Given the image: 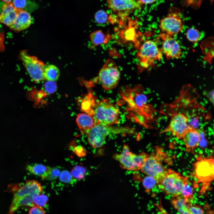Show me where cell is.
<instances>
[{"mask_svg":"<svg viewBox=\"0 0 214 214\" xmlns=\"http://www.w3.org/2000/svg\"><path fill=\"white\" fill-rule=\"evenodd\" d=\"M128 90V95L125 97L134 120L146 128H151L156 120V110L148 103L147 97L142 93V88L139 86Z\"/></svg>","mask_w":214,"mask_h":214,"instance_id":"6da1fadb","label":"cell"},{"mask_svg":"<svg viewBox=\"0 0 214 214\" xmlns=\"http://www.w3.org/2000/svg\"><path fill=\"white\" fill-rule=\"evenodd\" d=\"M133 130L127 127H113L96 124L89 130L85 131L89 144L93 148L101 147L105 143L106 137L111 134H129Z\"/></svg>","mask_w":214,"mask_h":214,"instance_id":"7a4b0ae2","label":"cell"},{"mask_svg":"<svg viewBox=\"0 0 214 214\" xmlns=\"http://www.w3.org/2000/svg\"><path fill=\"white\" fill-rule=\"evenodd\" d=\"M162 52L154 41L148 40L144 42L141 46L137 54L139 72L155 66L156 63L161 59Z\"/></svg>","mask_w":214,"mask_h":214,"instance_id":"3957f363","label":"cell"},{"mask_svg":"<svg viewBox=\"0 0 214 214\" xmlns=\"http://www.w3.org/2000/svg\"><path fill=\"white\" fill-rule=\"evenodd\" d=\"M119 109L109 100L104 99L95 103L93 116L96 124L111 126L118 121Z\"/></svg>","mask_w":214,"mask_h":214,"instance_id":"277c9868","label":"cell"},{"mask_svg":"<svg viewBox=\"0 0 214 214\" xmlns=\"http://www.w3.org/2000/svg\"><path fill=\"white\" fill-rule=\"evenodd\" d=\"M194 171L198 183L202 184L200 192L205 191L214 181V158L199 157L194 163Z\"/></svg>","mask_w":214,"mask_h":214,"instance_id":"5b68a950","label":"cell"},{"mask_svg":"<svg viewBox=\"0 0 214 214\" xmlns=\"http://www.w3.org/2000/svg\"><path fill=\"white\" fill-rule=\"evenodd\" d=\"M189 182L188 177L182 176L180 173L170 169H167L165 176L158 185L164 194L175 196H181L182 187Z\"/></svg>","mask_w":214,"mask_h":214,"instance_id":"8992f818","label":"cell"},{"mask_svg":"<svg viewBox=\"0 0 214 214\" xmlns=\"http://www.w3.org/2000/svg\"><path fill=\"white\" fill-rule=\"evenodd\" d=\"M162 153L160 150H157L156 153L149 155L140 170L142 173L155 179L158 185L165 177L167 170L162 163Z\"/></svg>","mask_w":214,"mask_h":214,"instance_id":"52a82bcc","label":"cell"},{"mask_svg":"<svg viewBox=\"0 0 214 214\" xmlns=\"http://www.w3.org/2000/svg\"><path fill=\"white\" fill-rule=\"evenodd\" d=\"M182 14L178 8L170 7L167 15L162 19L159 27L162 33L173 36L182 30L183 26Z\"/></svg>","mask_w":214,"mask_h":214,"instance_id":"ba28073f","label":"cell"},{"mask_svg":"<svg viewBox=\"0 0 214 214\" xmlns=\"http://www.w3.org/2000/svg\"><path fill=\"white\" fill-rule=\"evenodd\" d=\"M120 73L116 63L107 59L98 74V79L103 88L108 90L115 88L120 78Z\"/></svg>","mask_w":214,"mask_h":214,"instance_id":"9c48e42d","label":"cell"},{"mask_svg":"<svg viewBox=\"0 0 214 214\" xmlns=\"http://www.w3.org/2000/svg\"><path fill=\"white\" fill-rule=\"evenodd\" d=\"M19 57L34 81L39 82L45 79L43 71L45 64L43 62L35 56L30 55L26 50L21 51Z\"/></svg>","mask_w":214,"mask_h":214,"instance_id":"30bf717a","label":"cell"},{"mask_svg":"<svg viewBox=\"0 0 214 214\" xmlns=\"http://www.w3.org/2000/svg\"><path fill=\"white\" fill-rule=\"evenodd\" d=\"M193 127L188 124V118L181 113L173 114L169 125L161 133L171 132L172 135L179 139H181L185 134Z\"/></svg>","mask_w":214,"mask_h":214,"instance_id":"8fae6325","label":"cell"},{"mask_svg":"<svg viewBox=\"0 0 214 214\" xmlns=\"http://www.w3.org/2000/svg\"><path fill=\"white\" fill-rule=\"evenodd\" d=\"M108 7L118 14L129 15L141 7L137 0H107Z\"/></svg>","mask_w":214,"mask_h":214,"instance_id":"7c38bea8","label":"cell"},{"mask_svg":"<svg viewBox=\"0 0 214 214\" xmlns=\"http://www.w3.org/2000/svg\"><path fill=\"white\" fill-rule=\"evenodd\" d=\"M160 37L163 40L162 51L164 54L166 58L178 59L182 54L180 45L176 40L172 36L162 33Z\"/></svg>","mask_w":214,"mask_h":214,"instance_id":"4fadbf2b","label":"cell"},{"mask_svg":"<svg viewBox=\"0 0 214 214\" xmlns=\"http://www.w3.org/2000/svg\"><path fill=\"white\" fill-rule=\"evenodd\" d=\"M43 188L38 181L34 180H29L22 186L13 188V193L12 200H15L30 194L37 195L40 194Z\"/></svg>","mask_w":214,"mask_h":214,"instance_id":"5bb4252c","label":"cell"},{"mask_svg":"<svg viewBox=\"0 0 214 214\" xmlns=\"http://www.w3.org/2000/svg\"><path fill=\"white\" fill-rule=\"evenodd\" d=\"M128 145H124L121 152L113 155V158L119 163L123 169L129 170L137 171L134 161L135 154L130 151Z\"/></svg>","mask_w":214,"mask_h":214,"instance_id":"9a60e30c","label":"cell"},{"mask_svg":"<svg viewBox=\"0 0 214 214\" xmlns=\"http://www.w3.org/2000/svg\"><path fill=\"white\" fill-rule=\"evenodd\" d=\"M19 10L16 9L10 2H5L2 7L0 14V23L9 27L14 22Z\"/></svg>","mask_w":214,"mask_h":214,"instance_id":"2e32d148","label":"cell"},{"mask_svg":"<svg viewBox=\"0 0 214 214\" xmlns=\"http://www.w3.org/2000/svg\"><path fill=\"white\" fill-rule=\"evenodd\" d=\"M200 139L198 129L193 128L187 131L182 139L186 152L193 153L194 149L199 145Z\"/></svg>","mask_w":214,"mask_h":214,"instance_id":"e0dca14e","label":"cell"},{"mask_svg":"<svg viewBox=\"0 0 214 214\" xmlns=\"http://www.w3.org/2000/svg\"><path fill=\"white\" fill-rule=\"evenodd\" d=\"M32 21L29 13L26 11L19 10L15 21L9 28L13 31L19 32L28 28Z\"/></svg>","mask_w":214,"mask_h":214,"instance_id":"ac0fdd59","label":"cell"},{"mask_svg":"<svg viewBox=\"0 0 214 214\" xmlns=\"http://www.w3.org/2000/svg\"><path fill=\"white\" fill-rule=\"evenodd\" d=\"M76 122L79 128L84 132L89 130L95 124V119L92 115L86 113L78 114Z\"/></svg>","mask_w":214,"mask_h":214,"instance_id":"d6986e66","label":"cell"},{"mask_svg":"<svg viewBox=\"0 0 214 214\" xmlns=\"http://www.w3.org/2000/svg\"><path fill=\"white\" fill-rule=\"evenodd\" d=\"M171 203L173 207L177 210L180 214H188L189 208L191 204L187 203L181 196H172Z\"/></svg>","mask_w":214,"mask_h":214,"instance_id":"ffe728a7","label":"cell"},{"mask_svg":"<svg viewBox=\"0 0 214 214\" xmlns=\"http://www.w3.org/2000/svg\"><path fill=\"white\" fill-rule=\"evenodd\" d=\"M12 3L16 9L29 13L33 12L39 7L37 3L30 0H13Z\"/></svg>","mask_w":214,"mask_h":214,"instance_id":"44dd1931","label":"cell"},{"mask_svg":"<svg viewBox=\"0 0 214 214\" xmlns=\"http://www.w3.org/2000/svg\"><path fill=\"white\" fill-rule=\"evenodd\" d=\"M51 168L49 166L40 164L29 165L27 166L26 170L30 173L41 177L45 179Z\"/></svg>","mask_w":214,"mask_h":214,"instance_id":"7402d4cb","label":"cell"},{"mask_svg":"<svg viewBox=\"0 0 214 214\" xmlns=\"http://www.w3.org/2000/svg\"><path fill=\"white\" fill-rule=\"evenodd\" d=\"M43 71L45 79L48 81H54L56 80L60 75L59 68L53 64L45 65Z\"/></svg>","mask_w":214,"mask_h":214,"instance_id":"603a6c76","label":"cell"},{"mask_svg":"<svg viewBox=\"0 0 214 214\" xmlns=\"http://www.w3.org/2000/svg\"><path fill=\"white\" fill-rule=\"evenodd\" d=\"M193 190L189 182L182 187L181 196L185 199L187 203L191 204V201L193 198Z\"/></svg>","mask_w":214,"mask_h":214,"instance_id":"cb8c5ba5","label":"cell"},{"mask_svg":"<svg viewBox=\"0 0 214 214\" xmlns=\"http://www.w3.org/2000/svg\"><path fill=\"white\" fill-rule=\"evenodd\" d=\"M90 40L93 44L95 46L105 43L106 37L104 34L100 30L95 31L90 35Z\"/></svg>","mask_w":214,"mask_h":214,"instance_id":"d4e9b609","label":"cell"},{"mask_svg":"<svg viewBox=\"0 0 214 214\" xmlns=\"http://www.w3.org/2000/svg\"><path fill=\"white\" fill-rule=\"evenodd\" d=\"M86 172L85 168L83 166L77 165L74 166L71 171L72 177L77 180L83 179Z\"/></svg>","mask_w":214,"mask_h":214,"instance_id":"484cf974","label":"cell"},{"mask_svg":"<svg viewBox=\"0 0 214 214\" xmlns=\"http://www.w3.org/2000/svg\"><path fill=\"white\" fill-rule=\"evenodd\" d=\"M186 37L188 40L192 43L197 42L200 37V33L196 29L191 28L189 29L186 33Z\"/></svg>","mask_w":214,"mask_h":214,"instance_id":"4316f807","label":"cell"},{"mask_svg":"<svg viewBox=\"0 0 214 214\" xmlns=\"http://www.w3.org/2000/svg\"><path fill=\"white\" fill-rule=\"evenodd\" d=\"M142 184L147 192H149L158 183L152 177L147 176L145 177L142 180Z\"/></svg>","mask_w":214,"mask_h":214,"instance_id":"83f0119b","label":"cell"},{"mask_svg":"<svg viewBox=\"0 0 214 214\" xmlns=\"http://www.w3.org/2000/svg\"><path fill=\"white\" fill-rule=\"evenodd\" d=\"M95 20L98 24H103L107 21L108 16L107 12L103 10H100L96 12L95 16Z\"/></svg>","mask_w":214,"mask_h":214,"instance_id":"f1b7e54d","label":"cell"},{"mask_svg":"<svg viewBox=\"0 0 214 214\" xmlns=\"http://www.w3.org/2000/svg\"><path fill=\"white\" fill-rule=\"evenodd\" d=\"M48 201V197L46 195L40 194L35 196L33 199L34 204L42 207L45 206Z\"/></svg>","mask_w":214,"mask_h":214,"instance_id":"f546056e","label":"cell"},{"mask_svg":"<svg viewBox=\"0 0 214 214\" xmlns=\"http://www.w3.org/2000/svg\"><path fill=\"white\" fill-rule=\"evenodd\" d=\"M60 173V169L57 168H51L47 176L45 179L48 180H55L59 176Z\"/></svg>","mask_w":214,"mask_h":214,"instance_id":"4dcf8cb0","label":"cell"},{"mask_svg":"<svg viewBox=\"0 0 214 214\" xmlns=\"http://www.w3.org/2000/svg\"><path fill=\"white\" fill-rule=\"evenodd\" d=\"M46 91L48 93L52 94L55 92L57 89V84L54 81H48L44 85Z\"/></svg>","mask_w":214,"mask_h":214,"instance_id":"1f68e13d","label":"cell"},{"mask_svg":"<svg viewBox=\"0 0 214 214\" xmlns=\"http://www.w3.org/2000/svg\"><path fill=\"white\" fill-rule=\"evenodd\" d=\"M60 180L65 183H71L72 180V176L68 171L64 170L61 172L59 175Z\"/></svg>","mask_w":214,"mask_h":214,"instance_id":"d6a6232c","label":"cell"},{"mask_svg":"<svg viewBox=\"0 0 214 214\" xmlns=\"http://www.w3.org/2000/svg\"><path fill=\"white\" fill-rule=\"evenodd\" d=\"M189 211L192 214H204L202 207L197 204L191 205L189 208Z\"/></svg>","mask_w":214,"mask_h":214,"instance_id":"836d02e7","label":"cell"},{"mask_svg":"<svg viewBox=\"0 0 214 214\" xmlns=\"http://www.w3.org/2000/svg\"><path fill=\"white\" fill-rule=\"evenodd\" d=\"M29 214H45L42 207L34 205L29 210Z\"/></svg>","mask_w":214,"mask_h":214,"instance_id":"e575fe53","label":"cell"},{"mask_svg":"<svg viewBox=\"0 0 214 214\" xmlns=\"http://www.w3.org/2000/svg\"><path fill=\"white\" fill-rule=\"evenodd\" d=\"M198 130L201 137L199 145L202 148L205 147L207 145V142L204 133L201 129H198Z\"/></svg>","mask_w":214,"mask_h":214,"instance_id":"d590c367","label":"cell"},{"mask_svg":"<svg viewBox=\"0 0 214 214\" xmlns=\"http://www.w3.org/2000/svg\"><path fill=\"white\" fill-rule=\"evenodd\" d=\"M73 151L78 156L81 157L84 155V149L80 146L74 147L73 149Z\"/></svg>","mask_w":214,"mask_h":214,"instance_id":"8d00e7d4","label":"cell"},{"mask_svg":"<svg viewBox=\"0 0 214 214\" xmlns=\"http://www.w3.org/2000/svg\"><path fill=\"white\" fill-rule=\"evenodd\" d=\"M207 97L214 107V89L208 92Z\"/></svg>","mask_w":214,"mask_h":214,"instance_id":"74e56055","label":"cell"},{"mask_svg":"<svg viewBox=\"0 0 214 214\" xmlns=\"http://www.w3.org/2000/svg\"><path fill=\"white\" fill-rule=\"evenodd\" d=\"M139 2L141 5H144L145 4H152L155 2L157 0H137Z\"/></svg>","mask_w":214,"mask_h":214,"instance_id":"f35d334b","label":"cell"},{"mask_svg":"<svg viewBox=\"0 0 214 214\" xmlns=\"http://www.w3.org/2000/svg\"><path fill=\"white\" fill-rule=\"evenodd\" d=\"M1 0L3 1L7 2H10L12 0Z\"/></svg>","mask_w":214,"mask_h":214,"instance_id":"ab89813d","label":"cell"},{"mask_svg":"<svg viewBox=\"0 0 214 214\" xmlns=\"http://www.w3.org/2000/svg\"><path fill=\"white\" fill-rule=\"evenodd\" d=\"M188 214H192V213H188Z\"/></svg>","mask_w":214,"mask_h":214,"instance_id":"60d3db41","label":"cell"}]
</instances>
